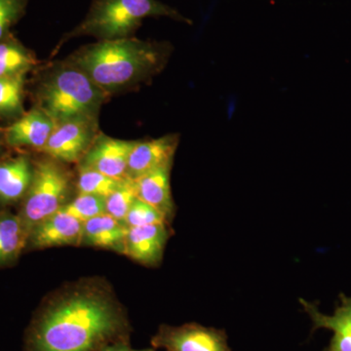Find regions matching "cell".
<instances>
[{
	"mask_svg": "<svg viewBox=\"0 0 351 351\" xmlns=\"http://www.w3.org/2000/svg\"><path fill=\"white\" fill-rule=\"evenodd\" d=\"M125 308L108 281L80 279L57 289L39 307L27 331V351H101L129 343Z\"/></svg>",
	"mask_w": 351,
	"mask_h": 351,
	"instance_id": "1",
	"label": "cell"
},
{
	"mask_svg": "<svg viewBox=\"0 0 351 351\" xmlns=\"http://www.w3.org/2000/svg\"><path fill=\"white\" fill-rule=\"evenodd\" d=\"M169 46L134 38L100 40L83 48L73 62L105 93L119 91L156 75Z\"/></svg>",
	"mask_w": 351,
	"mask_h": 351,
	"instance_id": "2",
	"label": "cell"
},
{
	"mask_svg": "<svg viewBox=\"0 0 351 351\" xmlns=\"http://www.w3.org/2000/svg\"><path fill=\"white\" fill-rule=\"evenodd\" d=\"M106 94L82 69L71 63L55 69L43 83L40 108L56 123L97 119Z\"/></svg>",
	"mask_w": 351,
	"mask_h": 351,
	"instance_id": "3",
	"label": "cell"
},
{
	"mask_svg": "<svg viewBox=\"0 0 351 351\" xmlns=\"http://www.w3.org/2000/svg\"><path fill=\"white\" fill-rule=\"evenodd\" d=\"M149 17H169L191 23L172 7L158 0H95L84 21L66 36H92L101 40L131 38Z\"/></svg>",
	"mask_w": 351,
	"mask_h": 351,
	"instance_id": "4",
	"label": "cell"
},
{
	"mask_svg": "<svg viewBox=\"0 0 351 351\" xmlns=\"http://www.w3.org/2000/svg\"><path fill=\"white\" fill-rule=\"evenodd\" d=\"M71 189V173L59 161L48 157L34 165L31 186L18 215L27 237L34 226L68 204Z\"/></svg>",
	"mask_w": 351,
	"mask_h": 351,
	"instance_id": "5",
	"label": "cell"
},
{
	"mask_svg": "<svg viewBox=\"0 0 351 351\" xmlns=\"http://www.w3.org/2000/svg\"><path fill=\"white\" fill-rule=\"evenodd\" d=\"M151 343L156 350L166 351H232L225 330L195 322L182 326L161 325Z\"/></svg>",
	"mask_w": 351,
	"mask_h": 351,
	"instance_id": "6",
	"label": "cell"
},
{
	"mask_svg": "<svg viewBox=\"0 0 351 351\" xmlns=\"http://www.w3.org/2000/svg\"><path fill=\"white\" fill-rule=\"evenodd\" d=\"M96 119H73L58 122L43 152L61 163L82 161L93 144Z\"/></svg>",
	"mask_w": 351,
	"mask_h": 351,
	"instance_id": "7",
	"label": "cell"
},
{
	"mask_svg": "<svg viewBox=\"0 0 351 351\" xmlns=\"http://www.w3.org/2000/svg\"><path fill=\"white\" fill-rule=\"evenodd\" d=\"M136 142L98 136L80 163L113 179H127L129 156Z\"/></svg>",
	"mask_w": 351,
	"mask_h": 351,
	"instance_id": "8",
	"label": "cell"
},
{
	"mask_svg": "<svg viewBox=\"0 0 351 351\" xmlns=\"http://www.w3.org/2000/svg\"><path fill=\"white\" fill-rule=\"evenodd\" d=\"M170 235L168 223L129 228L122 255L145 267H158Z\"/></svg>",
	"mask_w": 351,
	"mask_h": 351,
	"instance_id": "9",
	"label": "cell"
},
{
	"mask_svg": "<svg viewBox=\"0 0 351 351\" xmlns=\"http://www.w3.org/2000/svg\"><path fill=\"white\" fill-rule=\"evenodd\" d=\"M83 221L59 211L32 228L27 247L34 250L82 245Z\"/></svg>",
	"mask_w": 351,
	"mask_h": 351,
	"instance_id": "10",
	"label": "cell"
},
{
	"mask_svg": "<svg viewBox=\"0 0 351 351\" xmlns=\"http://www.w3.org/2000/svg\"><path fill=\"white\" fill-rule=\"evenodd\" d=\"M339 304L332 315L321 313L314 302L300 299L302 308L313 323L311 332L327 329L334 334L324 351H351V297L339 294Z\"/></svg>",
	"mask_w": 351,
	"mask_h": 351,
	"instance_id": "11",
	"label": "cell"
},
{
	"mask_svg": "<svg viewBox=\"0 0 351 351\" xmlns=\"http://www.w3.org/2000/svg\"><path fill=\"white\" fill-rule=\"evenodd\" d=\"M179 144L177 135L136 142L129 156L127 178L136 180L147 173L173 163L176 149Z\"/></svg>",
	"mask_w": 351,
	"mask_h": 351,
	"instance_id": "12",
	"label": "cell"
},
{
	"mask_svg": "<svg viewBox=\"0 0 351 351\" xmlns=\"http://www.w3.org/2000/svg\"><path fill=\"white\" fill-rule=\"evenodd\" d=\"M172 165L173 163L167 164L133 180L136 195L138 199L149 203L158 210L169 223L175 215L170 182Z\"/></svg>",
	"mask_w": 351,
	"mask_h": 351,
	"instance_id": "13",
	"label": "cell"
},
{
	"mask_svg": "<svg viewBox=\"0 0 351 351\" xmlns=\"http://www.w3.org/2000/svg\"><path fill=\"white\" fill-rule=\"evenodd\" d=\"M55 125L56 122L47 113L36 108L7 129L6 142L12 147H32L43 151Z\"/></svg>",
	"mask_w": 351,
	"mask_h": 351,
	"instance_id": "14",
	"label": "cell"
},
{
	"mask_svg": "<svg viewBox=\"0 0 351 351\" xmlns=\"http://www.w3.org/2000/svg\"><path fill=\"white\" fill-rule=\"evenodd\" d=\"M129 226L107 213L83 223L82 245L123 254Z\"/></svg>",
	"mask_w": 351,
	"mask_h": 351,
	"instance_id": "15",
	"label": "cell"
},
{
	"mask_svg": "<svg viewBox=\"0 0 351 351\" xmlns=\"http://www.w3.org/2000/svg\"><path fill=\"white\" fill-rule=\"evenodd\" d=\"M34 169L25 156L0 163V203L11 204L25 197L31 186Z\"/></svg>",
	"mask_w": 351,
	"mask_h": 351,
	"instance_id": "16",
	"label": "cell"
},
{
	"mask_svg": "<svg viewBox=\"0 0 351 351\" xmlns=\"http://www.w3.org/2000/svg\"><path fill=\"white\" fill-rule=\"evenodd\" d=\"M27 233L18 215L0 212V267L12 265L27 247Z\"/></svg>",
	"mask_w": 351,
	"mask_h": 351,
	"instance_id": "17",
	"label": "cell"
},
{
	"mask_svg": "<svg viewBox=\"0 0 351 351\" xmlns=\"http://www.w3.org/2000/svg\"><path fill=\"white\" fill-rule=\"evenodd\" d=\"M124 180L113 179L99 171L80 164L78 169V193H89L107 198L119 188Z\"/></svg>",
	"mask_w": 351,
	"mask_h": 351,
	"instance_id": "18",
	"label": "cell"
},
{
	"mask_svg": "<svg viewBox=\"0 0 351 351\" xmlns=\"http://www.w3.org/2000/svg\"><path fill=\"white\" fill-rule=\"evenodd\" d=\"M32 64L31 56L18 44L0 43V78L25 73Z\"/></svg>",
	"mask_w": 351,
	"mask_h": 351,
	"instance_id": "19",
	"label": "cell"
},
{
	"mask_svg": "<svg viewBox=\"0 0 351 351\" xmlns=\"http://www.w3.org/2000/svg\"><path fill=\"white\" fill-rule=\"evenodd\" d=\"M25 73L0 78V114L11 115L22 112Z\"/></svg>",
	"mask_w": 351,
	"mask_h": 351,
	"instance_id": "20",
	"label": "cell"
},
{
	"mask_svg": "<svg viewBox=\"0 0 351 351\" xmlns=\"http://www.w3.org/2000/svg\"><path fill=\"white\" fill-rule=\"evenodd\" d=\"M136 198L137 195L133 180L127 178L119 188L106 198V213L125 223L127 214Z\"/></svg>",
	"mask_w": 351,
	"mask_h": 351,
	"instance_id": "21",
	"label": "cell"
},
{
	"mask_svg": "<svg viewBox=\"0 0 351 351\" xmlns=\"http://www.w3.org/2000/svg\"><path fill=\"white\" fill-rule=\"evenodd\" d=\"M61 211L84 223L88 219L106 213V198L89 193H78L75 199L69 201L62 208Z\"/></svg>",
	"mask_w": 351,
	"mask_h": 351,
	"instance_id": "22",
	"label": "cell"
},
{
	"mask_svg": "<svg viewBox=\"0 0 351 351\" xmlns=\"http://www.w3.org/2000/svg\"><path fill=\"white\" fill-rule=\"evenodd\" d=\"M125 223L129 228L154 225V223H168L165 217L158 210L149 203L136 198L129 210L125 219Z\"/></svg>",
	"mask_w": 351,
	"mask_h": 351,
	"instance_id": "23",
	"label": "cell"
},
{
	"mask_svg": "<svg viewBox=\"0 0 351 351\" xmlns=\"http://www.w3.org/2000/svg\"><path fill=\"white\" fill-rule=\"evenodd\" d=\"M27 0H0V40L24 14Z\"/></svg>",
	"mask_w": 351,
	"mask_h": 351,
	"instance_id": "24",
	"label": "cell"
},
{
	"mask_svg": "<svg viewBox=\"0 0 351 351\" xmlns=\"http://www.w3.org/2000/svg\"><path fill=\"white\" fill-rule=\"evenodd\" d=\"M101 351H156V348H145V350H135L132 348L129 343H119L108 346Z\"/></svg>",
	"mask_w": 351,
	"mask_h": 351,
	"instance_id": "25",
	"label": "cell"
}]
</instances>
